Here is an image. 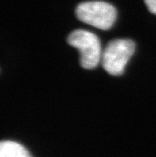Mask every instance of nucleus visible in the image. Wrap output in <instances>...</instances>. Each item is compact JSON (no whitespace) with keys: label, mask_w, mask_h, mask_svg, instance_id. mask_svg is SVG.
<instances>
[{"label":"nucleus","mask_w":156,"mask_h":157,"mask_svg":"<svg viewBox=\"0 0 156 157\" xmlns=\"http://www.w3.org/2000/svg\"><path fill=\"white\" fill-rule=\"evenodd\" d=\"M146 7L153 14H156V0H144Z\"/></svg>","instance_id":"5"},{"label":"nucleus","mask_w":156,"mask_h":157,"mask_svg":"<svg viewBox=\"0 0 156 157\" xmlns=\"http://www.w3.org/2000/svg\"><path fill=\"white\" fill-rule=\"evenodd\" d=\"M76 15L81 22L100 30H108L116 19V10L106 2L89 1L81 2L77 6Z\"/></svg>","instance_id":"1"},{"label":"nucleus","mask_w":156,"mask_h":157,"mask_svg":"<svg viewBox=\"0 0 156 157\" xmlns=\"http://www.w3.org/2000/svg\"><path fill=\"white\" fill-rule=\"evenodd\" d=\"M135 49V42L130 39H114L108 42L102 54V65L105 71L111 75H121Z\"/></svg>","instance_id":"3"},{"label":"nucleus","mask_w":156,"mask_h":157,"mask_svg":"<svg viewBox=\"0 0 156 157\" xmlns=\"http://www.w3.org/2000/svg\"><path fill=\"white\" fill-rule=\"evenodd\" d=\"M68 43L79 50L81 66L86 70L97 67L101 55L100 39L95 34L84 30H74L68 37Z\"/></svg>","instance_id":"2"},{"label":"nucleus","mask_w":156,"mask_h":157,"mask_svg":"<svg viewBox=\"0 0 156 157\" xmlns=\"http://www.w3.org/2000/svg\"><path fill=\"white\" fill-rule=\"evenodd\" d=\"M0 157H33L22 144L10 140L0 144Z\"/></svg>","instance_id":"4"}]
</instances>
